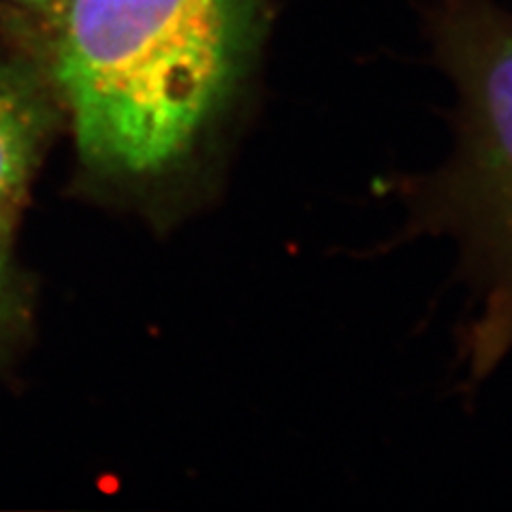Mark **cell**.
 I'll return each instance as SVG.
<instances>
[{
	"instance_id": "obj_1",
	"label": "cell",
	"mask_w": 512,
	"mask_h": 512,
	"mask_svg": "<svg viewBox=\"0 0 512 512\" xmlns=\"http://www.w3.org/2000/svg\"><path fill=\"white\" fill-rule=\"evenodd\" d=\"M261 0H64L54 75L79 152L154 178L197 148L242 82Z\"/></svg>"
},
{
	"instance_id": "obj_2",
	"label": "cell",
	"mask_w": 512,
	"mask_h": 512,
	"mask_svg": "<svg viewBox=\"0 0 512 512\" xmlns=\"http://www.w3.org/2000/svg\"><path fill=\"white\" fill-rule=\"evenodd\" d=\"M461 135L436 195L493 282L495 333H512V15L472 13L448 35Z\"/></svg>"
},
{
	"instance_id": "obj_4",
	"label": "cell",
	"mask_w": 512,
	"mask_h": 512,
	"mask_svg": "<svg viewBox=\"0 0 512 512\" xmlns=\"http://www.w3.org/2000/svg\"><path fill=\"white\" fill-rule=\"evenodd\" d=\"M11 222L13 218L0 216V316L11 293Z\"/></svg>"
},
{
	"instance_id": "obj_5",
	"label": "cell",
	"mask_w": 512,
	"mask_h": 512,
	"mask_svg": "<svg viewBox=\"0 0 512 512\" xmlns=\"http://www.w3.org/2000/svg\"><path fill=\"white\" fill-rule=\"evenodd\" d=\"M18 3V0H15ZM20 3H47V0H20Z\"/></svg>"
},
{
	"instance_id": "obj_3",
	"label": "cell",
	"mask_w": 512,
	"mask_h": 512,
	"mask_svg": "<svg viewBox=\"0 0 512 512\" xmlns=\"http://www.w3.org/2000/svg\"><path fill=\"white\" fill-rule=\"evenodd\" d=\"M47 131V107L37 86L0 60V216L13 218Z\"/></svg>"
}]
</instances>
